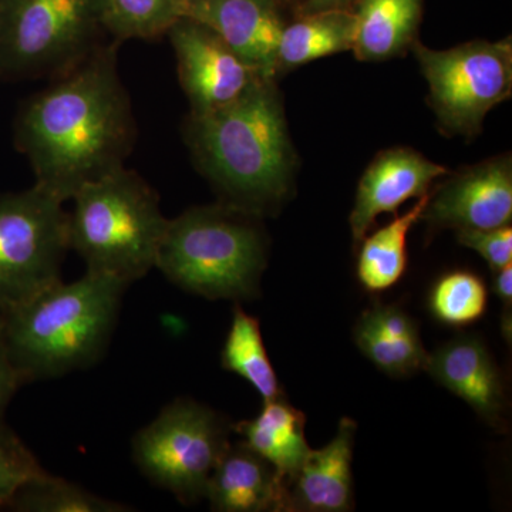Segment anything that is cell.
Returning a JSON list of instances; mask_svg holds the SVG:
<instances>
[{
  "instance_id": "1",
  "label": "cell",
  "mask_w": 512,
  "mask_h": 512,
  "mask_svg": "<svg viewBox=\"0 0 512 512\" xmlns=\"http://www.w3.org/2000/svg\"><path fill=\"white\" fill-rule=\"evenodd\" d=\"M117 47L116 40L94 49L26 101L16 119V147L28 158L35 184L64 202L123 168L133 150L136 121Z\"/></svg>"
},
{
  "instance_id": "2",
  "label": "cell",
  "mask_w": 512,
  "mask_h": 512,
  "mask_svg": "<svg viewBox=\"0 0 512 512\" xmlns=\"http://www.w3.org/2000/svg\"><path fill=\"white\" fill-rule=\"evenodd\" d=\"M184 138L224 204L262 217L291 192L296 156L275 80H258L218 109L190 113Z\"/></svg>"
},
{
  "instance_id": "3",
  "label": "cell",
  "mask_w": 512,
  "mask_h": 512,
  "mask_svg": "<svg viewBox=\"0 0 512 512\" xmlns=\"http://www.w3.org/2000/svg\"><path fill=\"white\" fill-rule=\"evenodd\" d=\"M127 288L114 276L86 271L72 284L60 279L0 312V336L23 382L96 365L109 348Z\"/></svg>"
},
{
  "instance_id": "4",
  "label": "cell",
  "mask_w": 512,
  "mask_h": 512,
  "mask_svg": "<svg viewBox=\"0 0 512 512\" xmlns=\"http://www.w3.org/2000/svg\"><path fill=\"white\" fill-rule=\"evenodd\" d=\"M259 218L224 202L190 208L168 220L156 269L171 284L210 301L254 299L266 266Z\"/></svg>"
},
{
  "instance_id": "5",
  "label": "cell",
  "mask_w": 512,
  "mask_h": 512,
  "mask_svg": "<svg viewBox=\"0 0 512 512\" xmlns=\"http://www.w3.org/2000/svg\"><path fill=\"white\" fill-rule=\"evenodd\" d=\"M69 247L87 271L131 285L156 269L168 218L160 197L136 171L123 167L73 195Z\"/></svg>"
},
{
  "instance_id": "6",
  "label": "cell",
  "mask_w": 512,
  "mask_h": 512,
  "mask_svg": "<svg viewBox=\"0 0 512 512\" xmlns=\"http://www.w3.org/2000/svg\"><path fill=\"white\" fill-rule=\"evenodd\" d=\"M104 28V0H0V80L60 76Z\"/></svg>"
},
{
  "instance_id": "7",
  "label": "cell",
  "mask_w": 512,
  "mask_h": 512,
  "mask_svg": "<svg viewBox=\"0 0 512 512\" xmlns=\"http://www.w3.org/2000/svg\"><path fill=\"white\" fill-rule=\"evenodd\" d=\"M232 427L204 404L175 399L137 431L133 460L150 483L170 491L183 504L205 498Z\"/></svg>"
},
{
  "instance_id": "8",
  "label": "cell",
  "mask_w": 512,
  "mask_h": 512,
  "mask_svg": "<svg viewBox=\"0 0 512 512\" xmlns=\"http://www.w3.org/2000/svg\"><path fill=\"white\" fill-rule=\"evenodd\" d=\"M410 49L429 84L431 109L448 136L476 137L488 111L511 97V36L447 50H433L416 40Z\"/></svg>"
},
{
  "instance_id": "9",
  "label": "cell",
  "mask_w": 512,
  "mask_h": 512,
  "mask_svg": "<svg viewBox=\"0 0 512 512\" xmlns=\"http://www.w3.org/2000/svg\"><path fill=\"white\" fill-rule=\"evenodd\" d=\"M39 185L0 194V312L62 279L69 212Z\"/></svg>"
},
{
  "instance_id": "10",
  "label": "cell",
  "mask_w": 512,
  "mask_h": 512,
  "mask_svg": "<svg viewBox=\"0 0 512 512\" xmlns=\"http://www.w3.org/2000/svg\"><path fill=\"white\" fill-rule=\"evenodd\" d=\"M167 35L191 113H207L225 106L262 79L214 30L197 20L184 16Z\"/></svg>"
},
{
  "instance_id": "11",
  "label": "cell",
  "mask_w": 512,
  "mask_h": 512,
  "mask_svg": "<svg viewBox=\"0 0 512 512\" xmlns=\"http://www.w3.org/2000/svg\"><path fill=\"white\" fill-rule=\"evenodd\" d=\"M420 220L434 228L493 229L511 225L512 161L503 154L464 168L430 192Z\"/></svg>"
},
{
  "instance_id": "12",
  "label": "cell",
  "mask_w": 512,
  "mask_h": 512,
  "mask_svg": "<svg viewBox=\"0 0 512 512\" xmlns=\"http://www.w3.org/2000/svg\"><path fill=\"white\" fill-rule=\"evenodd\" d=\"M447 174L446 167L413 148L394 147L377 154L360 178L349 218L356 244L379 215L397 214L404 202L423 197L437 178Z\"/></svg>"
},
{
  "instance_id": "13",
  "label": "cell",
  "mask_w": 512,
  "mask_h": 512,
  "mask_svg": "<svg viewBox=\"0 0 512 512\" xmlns=\"http://www.w3.org/2000/svg\"><path fill=\"white\" fill-rule=\"evenodd\" d=\"M274 0H188L185 16L214 30L262 79L275 80L286 23Z\"/></svg>"
},
{
  "instance_id": "14",
  "label": "cell",
  "mask_w": 512,
  "mask_h": 512,
  "mask_svg": "<svg viewBox=\"0 0 512 512\" xmlns=\"http://www.w3.org/2000/svg\"><path fill=\"white\" fill-rule=\"evenodd\" d=\"M424 370L490 426L500 429L505 409L504 384L483 340L473 335L457 336L427 357Z\"/></svg>"
},
{
  "instance_id": "15",
  "label": "cell",
  "mask_w": 512,
  "mask_h": 512,
  "mask_svg": "<svg viewBox=\"0 0 512 512\" xmlns=\"http://www.w3.org/2000/svg\"><path fill=\"white\" fill-rule=\"evenodd\" d=\"M357 424L340 420L328 446L311 450L286 484L284 511L346 512L353 510V441Z\"/></svg>"
},
{
  "instance_id": "16",
  "label": "cell",
  "mask_w": 512,
  "mask_h": 512,
  "mask_svg": "<svg viewBox=\"0 0 512 512\" xmlns=\"http://www.w3.org/2000/svg\"><path fill=\"white\" fill-rule=\"evenodd\" d=\"M286 487L275 468L242 441L229 443L205 498L218 512L284 511Z\"/></svg>"
},
{
  "instance_id": "17",
  "label": "cell",
  "mask_w": 512,
  "mask_h": 512,
  "mask_svg": "<svg viewBox=\"0 0 512 512\" xmlns=\"http://www.w3.org/2000/svg\"><path fill=\"white\" fill-rule=\"evenodd\" d=\"M357 348L386 375L404 377L424 370L429 353L419 326L397 305H375L357 320Z\"/></svg>"
},
{
  "instance_id": "18",
  "label": "cell",
  "mask_w": 512,
  "mask_h": 512,
  "mask_svg": "<svg viewBox=\"0 0 512 512\" xmlns=\"http://www.w3.org/2000/svg\"><path fill=\"white\" fill-rule=\"evenodd\" d=\"M232 430L245 446L275 468L285 487L311 453L305 437V414L284 396L264 402L258 416L239 421Z\"/></svg>"
},
{
  "instance_id": "19",
  "label": "cell",
  "mask_w": 512,
  "mask_h": 512,
  "mask_svg": "<svg viewBox=\"0 0 512 512\" xmlns=\"http://www.w3.org/2000/svg\"><path fill=\"white\" fill-rule=\"evenodd\" d=\"M355 52L360 62L402 56L417 40L423 0H357Z\"/></svg>"
},
{
  "instance_id": "20",
  "label": "cell",
  "mask_w": 512,
  "mask_h": 512,
  "mask_svg": "<svg viewBox=\"0 0 512 512\" xmlns=\"http://www.w3.org/2000/svg\"><path fill=\"white\" fill-rule=\"evenodd\" d=\"M356 16L353 10L299 15L285 25L279 39L276 73L289 72L322 57L348 52L355 45Z\"/></svg>"
},
{
  "instance_id": "21",
  "label": "cell",
  "mask_w": 512,
  "mask_h": 512,
  "mask_svg": "<svg viewBox=\"0 0 512 512\" xmlns=\"http://www.w3.org/2000/svg\"><path fill=\"white\" fill-rule=\"evenodd\" d=\"M430 191L412 210L362 239L357 258V278L369 292H384L403 278L407 268V235L429 202Z\"/></svg>"
},
{
  "instance_id": "22",
  "label": "cell",
  "mask_w": 512,
  "mask_h": 512,
  "mask_svg": "<svg viewBox=\"0 0 512 512\" xmlns=\"http://www.w3.org/2000/svg\"><path fill=\"white\" fill-rule=\"evenodd\" d=\"M221 365L247 380L264 402L282 396L278 376L266 353L259 320L248 315L238 303L234 306L231 328L222 348Z\"/></svg>"
},
{
  "instance_id": "23",
  "label": "cell",
  "mask_w": 512,
  "mask_h": 512,
  "mask_svg": "<svg viewBox=\"0 0 512 512\" xmlns=\"http://www.w3.org/2000/svg\"><path fill=\"white\" fill-rule=\"evenodd\" d=\"M188 0H104V28L117 42L156 39L184 18Z\"/></svg>"
},
{
  "instance_id": "24",
  "label": "cell",
  "mask_w": 512,
  "mask_h": 512,
  "mask_svg": "<svg viewBox=\"0 0 512 512\" xmlns=\"http://www.w3.org/2000/svg\"><path fill=\"white\" fill-rule=\"evenodd\" d=\"M23 512H127L126 504L107 500L82 485L46 473L20 488L9 505Z\"/></svg>"
},
{
  "instance_id": "25",
  "label": "cell",
  "mask_w": 512,
  "mask_h": 512,
  "mask_svg": "<svg viewBox=\"0 0 512 512\" xmlns=\"http://www.w3.org/2000/svg\"><path fill=\"white\" fill-rule=\"evenodd\" d=\"M487 303L488 291L483 279L468 271L441 276L430 293V311L434 318L454 328L483 318Z\"/></svg>"
},
{
  "instance_id": "26",
  "label": "cell",
  "mask_w": 512,
  "mask_h": 512,
  "mask_svg": "<svg viewBox=\"0 0 512 512\" xmlns=\"http://www.w3.org/2000/svg\"><path fill=\"white\" fill-rule=\"evenodd\" d=\"M46 473L18 434L0 420V508L9 507L20 488Z\"/></svg>"
},
{
  "instance_id": "27",
  "label": "cell",
  "mask_w": 512,
  "mask_h": 512,
  "mask_svg": "<svg viewBox=\"0 0 512 512\" xmlns=\"http://www.w3.org/2000/svg\"><path fill=\"white\" fill-rule=\"evenodd\" d=\"M457 239L463 247L480 254L491 271L512 264L511 225L493 229H461L457 231Z\"/></svg>"
},
{
  "instance_id": "28",
  "label": "cell",
  "mask_w": 512,
  "mask_h": 512,
  "mask_svg": "<svg viewBox=\"0 0 512 512\" xmlns=\"http://www.w3.org/2000/svg\"><path fill=\"white\" fill-rule=\"evenodd\" d=\"M22 384H25V382H23L13 363L10 362L8 350H6L2 336H0V420H3L6 407H8L10 400Z\"/></svg>"
},
{
  "instance_id": "29",
  "label": "cell",
  "mask_w": 512,
  "mask_h": 512,
  "mask_svg": "<svg viewBox=\"0 0 512 512\" xmlns=\"http://www.w3.org/2000/svg\"><path fill=\"white\" fill-rule=\"evenodd\" d=\"M357 0H301L298 6V15L326 12V10H352Z\"/></svg>"
},
{
  "instance_id": "30",
  "label": "cell",
  "mask_w": 512,
  "mask_h": 512,
  "mask_svg": "<svg viewBox=\"0 0 512 512\" xmlns=\"http://www.w3.org/2000/svg\"><path fill=\"white\" fill-rule=\"evenodd\" d=\"M493 291L505 306L512 303V264L493 271Z\"/></svg>"
},
{
  "instance_id": "31",
  "label": "cell",
  "mask_w": 512,
  "mask_h": 512,
  "mask_svg": "<svg viewBox=\"0 0 512 512\" xmlns=\"http://www.w3.org/2000/svg\"><path fill=\"white\" fill-rule=\"evenodd\" d=\"M279 6L291 5V3L301 2V0H274Z\"/></svg>"
}]
</instances>
